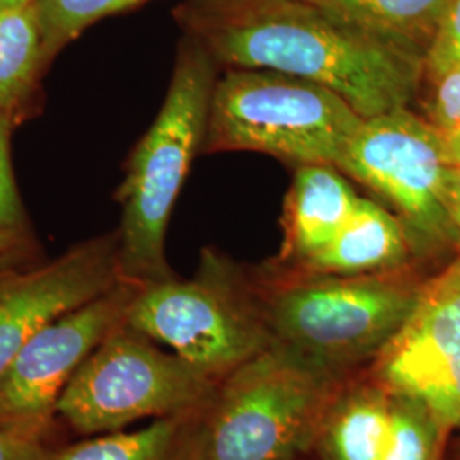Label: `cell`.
Segmentation results:
<instances>
[{"label": "cell", "instance_id": "obj_1", "mask_svg": "<svg viewBox=\"0 0 460 460\" xmlns=\"http://www.w3.org/2000/svg\"><path fill=\"white\" fill-rule=\"evenodd\" d=\"M178 19L217 66L323 84L363 118L410 108L423 58L311 0H184Z\"/></svg>", "mask_w": 460, "mask_h": 460}, {"label": "cell", "instance_id": "obj_2", "mask_svg": "<svg viewBox=\"0 0 460 460\" xmlns=\"http://www.w3.org/2000/svg\"><path fill=\"white\" fill-rule=\"evenodd\" d=\"M247 273L273 345L340 376L377 360L410 319L428 281L418 263L343 277L270 261Z\"/></svg>", "mask_w": 460, "mask_h": 460}, {"label": "cell", "instance_id": "obj_3", "mask_svg": "<svg viewBox=\"0 0 460 460\" xmlns=\"http://www.w3.org/2000/svg\"><path fill=\"white\" fill-rule=\"evenodd\" d=\"M217 64L193 36L180 45L164 104L133 150L116 199L121 205L118 263L135 285L174 279L165 232L182 182L203 148Z\"/></svg>", "mask_w": 460, "mask_h": 460}, {"label": "cell", "instance_id": "obj_4", "mask_svg": "<svg viewBox=\"0 0 460 460\" xmlns=\"http://www.w3.org/2000/svg\"><path fill=\"white\" fill-rule=\"evenodd\" d=\"M346 377L281 346L266 348L217 384L203 411L201 460L307 457Z\"/></svg>", "mask_w": 460, "mask_h": 460}, {"label": "cell", "instance_id": "obj_5", "mask_svg": "<svg viewBox=\"0 0 460 460\" xmlns=\"http://www.w3.org/2000/svg\"><path fill=\"white\" fill-rule=\"evenodd\" d=\"M363 118L323 84L263 68L217 77L201 152H263L285 163L338 165Z\"/></svg>", "mask_w": 460, "mask_h": 460}, {"label": "cell", "instance_id": "obj_6", "mask_svg": "<svg viewBox=\"0 0 460 460\" xmlns=\"http://www.w3.org/2000/svg\"><path fill=\"white\" fill-rule=\"evenodd\" d=\"M125 324L218 380L273 345L247 268L214 249L191 279L138 285Z\"/></svg>", "mask_w": 460, "mask_h": 460}, {"label": "cell", "instance_id": "obj_7", "mask_svg": "<svg viewBox=\"0 0 460 460\" xmlns=\"http://www.w3.org/2000/svg\"><path fill=\"white\" fill-rule=\"evenodd\" d=\"M220 380L127 326L89 355L57 402V416L77 433H113L144 418L203 408Z\"/></svg>", "mask_w": 460, "mask_h": 460}, {"label": "cell", "instance_id": "obj_8", "mask_svg": "<svg viewBox=\"0 0 460 460\" xmlns=\"http://www.w3.org/2000/svg\"><path fill=\"white\" fill-rule=\"evenodd\" d=\"M336 167L394 207L418 263L456 246L448 208L454 165L423 116L401 108L365 118Z\"/></svg>", "mask_w": 460, "mask_h": 460}, {"label": "cell", "instance_id": "obj_9", "mask_svg": "<svg viewBox=\"0 0 460 460\" xmlns=\"http://www.w3.org/2000/svg\"><path fill=\"white\" fill-rule=\"evenodd\" d=\"M138 285L113 288L40 329L0 374V429L49 440L57 402L104 338L125 323Z\"/></svg>", "mask_w": 460, "mask_h": 460}, {"label": "cell", "instance_id": "obj_10", "mask_svg": "<svg viewBox=\"0 0 460 460\" xmlns=\"http://www.w3.org/2000/svg\"><path fill=\"white\" fill-rule=\"evenodd\" d=\"M367 370L391 393L423 402L447 433L460 429V256L428 279L410 319Z\"/></svg>", "mask_w": 460, "mask_h": 460}, {"label": "cell", "instance_id": "obj_11", "mask_svg": "<svg viewBox=\"0 0 460 460\" xmlns=\"http://www.w3.org/2000/svg\"><path fill=\"white\" fill-rule=\"evenodd\" d=\"M118 234L89 239L55 261L0 275V374L40 329L121 281Z\"/></svg>", "mask_w": 460, "mask_h": 460}, {"label": "cell", "instance_id": "obj_12", "mask_svg": "<svg viewBox=\"0 0 460 460\" xmlns=\"http://www.w3.org/2000/svg\"><path fill=\"white\" fill-rule=\"evenodd\" d=\"M360 197L329 164L300 165L285 198L283 244L273 263L298 268L336 237Z\"/></svg>", "mask_w": 460, "mask_h": 460}, {"label": "cell", "instance_id": "obj_13", "mask_svg": "<svg viewBox=\"0 0 460 460\" xmlns=\"http://www.w3.org/2000/svg\"><path fill=\"white\" fill-rule=\"evenodd\" d=\"M393 393L367 368L343 380L323 416L313 454L319 460H382Z\"/></svg>", "mask_w": 460, "mask_h": 460}, {"label": "cell", "instance_id": "obj_14", "mask_svg": "<svg viewBox=\"0 0 460 460\" xmlns=\"http://www.w3.org/2000/svg\"><path fill=\"white\" fill-rule=\"evenodd\" d=\"M418 263L397 215L360 198L336 237L307 263L294 268L326 275H372Z\"/></svg>", "mask_w": 460, "mask_h": 460}, {"label": "cell", "instance_id": "obj_15", "mask_svg": "<svg viewBox=\"0 0 460 460\" xmlns=\"http://www.w3.org/2000/svg\"><path fill=\"white\" fill-rule=\"evenodd\" d=\"M205 406L159 418L133 433L113 431L93 440L57 447L53 460H201Z\"/></svg>", "mask_w": 460, "mask_h": 460}, {"label": "cell", "instance_id": "obj_16", "mask_svg": "<svg viewBox=\"0 0 460 460\" xmlns=\"http://www.w3.org/2000/svg\"><path fill=\"white\" fill-rule=\"evenodd\" d=\"M423 58L452 0H311Z\"/></svg>", "mask_w": 460, "mask_h": 460}, {"label": "cell", "instance_id": "obj_17", "mask_svg": "<svg viewBox=\"0 0 460 460\" xmlns=\"http://www.w3.org/2000/svg\"><path fill=\"white\" fill-rule=\"evenodd\" d=\"M47 66L34 5L0 9V111L24 115Z\"/></svg>", "mask_w": 460, "mask_h": 460}, {"label": "cell", "instance_id": "obj_18", "mask_svg": "<svg viewBox=\"0 0 460 460\" xmlns=\"http://www.w3.org/2000/svg\"><path fill=\"white\" fill-rule=\"evenodd\" d=\"M447 437L423 402L393 393L391 431L382 460H444Z\"/></svg>", "mask_w": 460, "mask_h": 460}, {"label": "cell", "instance_id": "obj_19", "mask_svg": "<svg viewBox=\"0 0 460 460\" xmlns=\"http://www.w3.org/2000/svg\"><path fill=\"white\" fill-rule=\"evenodd\" d=\"M144 2L147 0H36L34 9L43 33L47 64L91 24Z\"/></svg>", "mask_w": 460, "mask_h": 460}, {"label": "cell", "instance_id": "obj_20", "mask_svg": "<svg viewBox=\"0 0 460 460\" xmlns=\"http://www.w3.org/2000/svg\"><path fill=\"white\" fill-rule=\"evenodd\" d=\"M427 83L429 94L423 118L437 133L450 164L460 165V62Z\"/></svg>", "mask_w": 460, "mask_h": 460}, {"label": "cell", "instance_id": "obj_21", "mask_svg": "<svg viewBox=\"0 0 460 460\" xmlns=\"http://www.w3.org/2000/svg\"><path fill=\"white\" fill-rule=\"evenodd\" d=\"M14 123L16 119L13 116L0 111V230L26 226L11 159V135Z\"/></svg>", "mask_w": 460, "mask_h": 460}, {"label": "cell", "instance_id": "obj_22", "mask_svg": "<svg viewBox=\"0 0 460 460\" xmlns=\"http://www.w3.org/2000/svg\"><path fill=\"white\" fill-rule=\"evenodd\" d=\"M460 62V0H452L444 21L435 34L425 57L423 81L444 74Z\"/></svg>", "mask_w": 460, "mask_h": 460}, {"label": "cell", "instance_id": "obj_23", "mask_svg": "<svg viewBox=\"0 0 460 460\" xmlns=\"http://www.w3.org/2000/svg\"><path fill=\"white\" fill-rule=\"evenodd\" d=\"M55 448L49 440L0 429V460H53Z\"/></svg>", "mask_w": 460, "mask_h": 460}, {"label": "cell", "instance_id": "obj_24", "mask_svg": "<svg viewBox=\"0 0 460 460\" xmlns=\"http://www.w3.org/2000/svg\"><path fill=\"white\" fill-rule=\"evenodd\" d=\"M31 249V235L28 234L26 226L16 229L0 230V275L26 260Z\"/></svg>", "mask_w": 460, "mask_h": 460}, {"label": "cell", "instance_id": "obj_25", "mask_svg": "<svg viewBox=\"0 0 460 460\" xmlns=\"http://www.w3.org/2000/svg\"><path fill=\"white\" fill-rule=\"evenodd\" d=\"M448 208H450V220L456 234V247L460 252V165H454L450 172Z\"/></svg>", "mask_w": 460, "mask_h": 460}, {"label": "cell", "instance_id": "obj_26", "mask_svg": "<svg viewBox=\"0 0 460 460\" xmlns=\"http://www.w3.org/2000/svg\"><path fill=\"white\" fill-rule=\"evenodd\" d=\"M36 0H0V9H21L34 5Z\"/></svg>", "mask_w": 460, "mask_h": 460}, {"label": "cell", "instance_id": "obj_27", "mask_svg": "<svg viewBox=\"0 0 460 460\" xmlns=\"http://www.w3.org/2000/svg\"><path fill=\"white\" fill-rule=\"evenodd\" d=\"M302 460H319L317 459V457H315V456H314V454H309V456H307V457H304V459Z\"/></svg>", "mask_w": 460, "mask_h": 460}]
</instances>
